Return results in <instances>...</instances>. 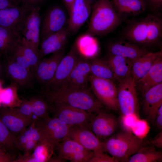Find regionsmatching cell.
<instances>
[{"label": "cell", "instance_id": "obj_1", "mask_svg": "<svg viewBox=\"0 0 162 162\" xmlns=\"http://www.w3.org/2000/svg\"><path fill=\"white\" fill-rule=\"evenodd\" d=\"M42 95L48 104H64L91 113L103 110V105L88 87L44 90Z\"/></svg>", "mask_w": 162, "mask_h": 162}, {"label": "cell", "instance_id": "obj_2", "mask_svg": "<svg viewBox=\"0 0 162 162\" xmlns=\"http://www.w3.org/2000/svg\"><path fill=\"white\" fill-rule=\"evenodd\" d=\"M92 11L87 33L93 36L106 35L122 22V16L116 10L112 0H97Z\"/></svg>", "mask_w": 162, "mask_h": 162}, {"label": "cell", "instance_id": "obj_3", "mask_svg": "<svg viewBox=\"0 0 162 162\" xmlns=\"http://www.w3.org/2000/svg\"><path fill=\"white\" fill-rule=\"evenodd\" d=\"M141 138L124 130L102 142V148L118 161H125L142 146Z\"/></svg>", "mask_w": 162, "mask_h": 162}, {"label": "cell", "instance_id": "obj_4", "mask_svg": "<svg viewBox=\"0 0 162 162\" xmlns=\"http://www.w3.org/2000/svg\"><path fill=\"white\" fill-rule=\"evenodd\" d=\"M135 82L131 73L119 82L117 89L119 110L122 116L139 118V104Z\"/></svg>", "mask_w": 162, "mask_h": 162}, {"label": "cell", "instance_id": "obj_5", "mask_svg": "<svg viewBox=\"0 0 162 162\" xmlns=\"http://www.w3.org/2000/svg\"><path fill=\"white\" fill-rule=\"evenodd\" d=\"M34 122L44 140L51 144L55 150L60 142L68 137L71 126L55 116L37 118L34 120Z\"/></svg>", "mask_w": 162, "mask_h": 162}, {"label": "cell", "instance_id": "obj_6", "mask_svg": "<svg viewBox=\"0 0 162 162\" xmlns=\"http://www.w3.org/2000/svg\"><path fill=\"white\" fill-rule=\"evenodd\" d=\"M48 104L50 111L54 114V116L66 124L71 126H77L90 129L89 123L94 113L64 104Z\"/></svg>", "mask_w": 162, "mask_h": 162}, {"label": "cell", "instance_id": "obj_7", "mask_svg": "<svg viewBox=\"0 0 162 162\" xmlns=\"http://www.w3.org/2000/svg\"><path fill=\"white\" fill-rule=\"evenodd\" d=\"M40 10V5L32 8L18 33L20 39L38 53L41 26Z\"/></svg>", "mask_w": 162, "mask_h": 162}, {"label": "cell", "instance_id": "obj_8", "mask_svg": "<svg viewBox=\"0 0 162 162\" xmlns=\"http://www.w3.org/2000/svg\"><path fill=\"white\" fill-rule=\"evenodd\" d=\"M91 89L98 100L104 105L114 111L119 110L117 89L113 81L99 78L91 75Z\"/></svg>", "mask_w": 162, "mask_h": 162}, {"label": "cell", "instance_id": "obj_9", "mask_svg": "<svg viewBox=\"0 0 162 162\" xmlns=\"http://www.w3.org/2000/svg\"><path fill=\"white\" fill-rule=\"evenodd\" d=\"M58 156L52 158L53 162H88L93 151L86 149L78 143L69 137L60 142L56 146Z\"/></svg>", "mask_w": 162, "mask_h": 162}, {"label": "cell", "instance_id": "obj_10", "mask_svg": "<svg viewBox=\"0 0 162 162\" xmlns=\"http://www.w3.org/2000/svg\"><path fill=\"white\" fill-rule=\"evenodd\" d=\"M74 45L59 62L52 79L45 85V90H55L64 84L76 64L80 56Z\"/></svg>", "mask_w": 162, "mask_h": 162}, {"label": "cell", "instance_id": "obj_11", "mask_svg": "<svg viewBox=\"0 0 162 162\" xmlns=\"http://www.w3.org/2000/svg\"><path fill=\"white\" fill-rule=\"evenodd\" d=\"M34 6L21 4L0 9V26L18 34L25 19Z\"/></svg>", "mask_w": 162, "mask_h": 162}, {"label": "cell", "instance_id": "obj_12", "mask_svg": "<svg viewBox=\"0 0 162 162\" xmlns=\"http://www.w3.org/2000/svg\"><path fill=\"white\" fill-rule=\"evenodd\" d=\"M89 125L90 130L100 140L111 136L117 129L118 122L113 115L103 110L93 114Z\"/></svg>", "mask_w": 162, "mask_h": 162}, {"label": "cell", "instance_id": "obj_13", "mask_svg": "<svg viewBox=\"0 0 162 162\" xmlns=\"http://www.w3.org/2000/svg\"><path fill=\"white\" fill-rule=\"evenodd\" d=\"M67 18L64 9L58 6L50 8L46 12L40 26L41 41L65 27Z\"/></svg>", "mask_w": 162, "mask_h": 162}, {"label": "cell", "instance_id": "obj_14", "mask_svg": "<svg viewBox=\"0 0 162 162\" xmlns=\"http://www.w3.org/2000/svg\"><path fill=\"white\" fill-rule=\"evenodd\" d=\"M91 5L87 0H74L69 11L68 29L71 34L76 33L88 18Z\"/></svg>", "mask_w": 162, "mask_h": 162}, {"label": "cell", "instance_id": "obj_15", "mask_svg": "<svg viewBox=\"0 0 162 162\" xmlns=\"http://www.w3.org/2000/svg\"><path fill=\"white\" fill-rule=\"evenodd\" d=\"M2 58L4 71L14 83L22 87L31 83L34 75L31 70L21 65L7 55Z\"/></svg>", "mask_w": 162, "mask_h": 162}, {"label": "cell", "instance_id": "obj_16", "mask_svg": "<svg viewBox=\"0 0 162 162\" xmlns=\"http://www.w3.org/2000/svg\"><path fill=\"white\" fill-rule=\"evenodd\" d=\"M87 59L80 56L68 78L60 88H75L88 87L91 73L89 61Z\"/></svg>", "mask_w": 162, "mask_h": 162}, {"label": "cell", "instance_id": "obj_17", "mask_svg": "<svg viewBox=\"0 0 162 162\" xmlns=\"http://www.w3.org/2000/svg\"><path fill=\"white\" fill-rule=\"evenodd\" d=\"M63 50L52 53L49 57L40 59L34 72L39 82L45 85L53 77L58 66L64 56Z\"/></svg>", "mask_w": 162, "mask_h": 162}, {"label": "cell", "instance_id": "obj_18", "mask_svg": "<svg viewBox=\"0 0 162 162\" xmlns=\"http://www.w3.org/2000/svg\"><path fill=\"white\" fill-rule=\"evenodd\" d=\"M149 17V14L128 24L122 33L123 39L140 46H146Z\"/></svg>", "mask_w": 162, "mask_h": 162}, {"label": "cell", "instance_id": "obj_19", "mask_svg": "<svg viewBox=\"0 0 162 162\" xmlns=\"http://www.w3.org/2000/svg\"><path fill=\"white\" fill-rule=\"evenodd\" d=\"M0 119L9 130L15 135L19 134L33 121V119L23 116L16 108H12L2 109L0 111Z\"/></svg>", "mask_w": 162, "mask_h": 162}, {"label": "cell", "instance_id": "obj_20", "mask_svg": "<svg viewBox=\"0 0 162 162\" xmlns=\"http://www.w3.org/2000/svg\"><path fill=\"white\" fill-rule=\"evenodd\" d=\"M68 137L89 150L94 151L103 148L102 142L90 129L86 128L71 126Z\"/></svg>", "mask_w": 162, "mask_h": 162}, {"label": "cell", "instance_id": "obj_21", "mask_svg": "<svg viewBox=\"0 0 162 162\" xmlns=\"http://www.w3.org/2000/svg\"><path fill=\"white\" fill-rule=\"evenodd\" d=\"M142 95L144 112L148 120L154 122L158 110L162 105V83L149 89Z\"/></svg>", "mask_w": 162, "mask_h": 162}, {"label": "cell", "instance_id": "obj_22", "mask_svg": "<svg viewBox=\"0 0 162 162\" xmlns=\"http://www.w3.org/2000/svg\"><path fill=\"white\" fill-rule=\"evenodd\" d=\"M109 54L119 55L134 60L148 52L144 47L125 40H119L110 43L108 46Z\"/></svg>", "mask_w": 162, "mask_h": 162}, {"label": "cell", "instance_id": "obj_23", "mask_svg": "<svg viewBox=\"0 0 162 162\" xmlns=\"http://www.w3.org/2000/svg\"><path fill=\"white\" fill-rule=\"evenodd\" d=\"M162 83V54L157 58L154 64L141 78L135 82L136 87L142 94L149 89Z\"/></svg>", "mask_w": 162, "mask_h": 162}, {"label": "cell", "instance_id": "obj_24", "mask_svg": "<svg viewBox=\"0 0 162 162\" xmlns=\"http://www.w3.org/2000/svg\"><path fill=\"white\" fill-rule=\"evenodd\" d=\"M162 51L148 52L145 55L132 60L131 73L136 82L143 77L152 67Z\"/></svg>", "mask_w": 162, "mask_h": 162}, {"label": "cell", "instance_id": "obj_25", "mask_svg": "<svg viewBox=\"0 0 162 162\" xmlns=\"http://www.w3.org/2000/svg\"><path fill=\"white\" fill-rule=\"evenodd\" d=\"M115 80L119 82L131 73L132 60L119 55L109 54L106 60Z\"/></svg>", "mask_w": 162, "mask_h": 162}, {"label": "cell", "instance_id": "obj_26", "mask_svg": "<svg viewBox=\"0 0 162 162\" xmlns=\"http://www.w3.org/2000/svg\"><path fill=\"white\" fill-rule=\"evenodd\" d=\"M75 45L80 56L87 59L94 58L98 52L97 40L93 36L87 33L79 37Z\"/></svg>", "mask_w": 162, "mask_h": 162}, {"label": "cell", "instance_id": "obj_27", "mask_svg": "<svg viewBox=\"0 0 162 162\" xmlns=\"http://www.w3.org/2000/svg\"><path fill=\"white\" fill-rule=\"evenodd\" d=\"M117 11L123 14L138 15L144 12L146 8L143 0H112Z\"/></svg>", "mask_w": 162, "mask_h": 162}, {"label": "cell", "instance_id": "obj_28", "mask_svg": "<svg viewBox=\"0 0 162 162\" xmlns=\"http://www.w3.org/2000/svg\"><path fill=\"white\" fill-rule=\"evenodd\" d=\"M162 37V19L158 14L149 15L146 46L158 44Z\"/></svg>", "mask_w": 162, "mask_h": 162}, {"label": "cell", "instance_id": "obj_29", "mask_svg": "<svg viewBox=\"0 0 162 162\" xmlns=\"http://www.w3.org/2000/svg\"><path fill=\"white\" fill-rule=\"evenodd\" d=\"M162 160V153L153 147H141L126 161L128 162H157Z\"/></svg>", "mask_w": 162, "mask_h": 162}, {"label": "cell", "instance_id": "obj_30", "mask_svg": "<svg viewBox=\"0 0 162 162\" xmlns=\"http://www.w3.org/2000/svg\"><path fill=\"white\" fill-rule=\"evenodd\" d=\"M19 38L16 32L0 26V57L8 54Z\"/></svg>", "mask_w": 162, "mask_h": 162}, {"label": "cell", "instance_id": "obj_31", "mask_svg": "<svg viewBox=\"0 0 162 162\" xmlns=\"http://www.w3.org/2000/svg\"><path fill=\"white\" fill-rule=\"evenodd\" d=\"M90 59L89 62L91 75L113 81L115 80L113 73L106 61L95 58Z\"/></svg>", "mask_w": 162, "mask_h": 162}, {"label": "cell", "instance_id": "obj_32", "mask_svg": "<svg viewBox=\"0 0 162 162\" xmlns=\"http://www.w3.org/2000/svg\"><path fill=\"white\" fill-rule=\"evenodd\" d=\"M15 46L22 55L28 61L32 70L34 74L40 59L39 53L28 45L22 41L20 38Z\"/></svg>", "mask_w": 162, "mask_h": 162}, {"label": "cell", "instance_id": "obj_33", "mask_svg": "<svg viewBox=\"0 0 162 162\" xmlns=\"http://www.w3.org/2000/svg\"><path fill=\"white\" fill-rule=\"evenodd\" d=\"M55 148L48 142L43 140L38 142L34 149L32 155L37 162L49 161Z\"/></svg>", "mask_w": 162, "mask_h": 162}, {"label": "cell", "instance_id": "obj_34", "mask_svg": "<svg viewBox=\"0 0 162 162\" xmlns=\"http://www.w3.org/2000/svg\"><path fill=\"white\" fill-rule=\"evenodd\" d=\"M32 106L33 115L38 118L49 116V105L47 101L42 97H35L29 100Z\"/></svg>", "mask_w": 162, "mask_h": 162}, {"label": "cell", "instance_id": "obj_35", "mask_svg": "<svg viewBox=\"0 0 162 162\" xmlns=\"http://www.w3.org/2000/svg\"><path fill=\"white\" fill-rule=\"evenodd\" d=\"M16 137L0 119V146L5 150L13 151L15 148V142Z\"/></svg>", "mask_w": 162, "mask_h": 162}, {"label": "cell", "instance_id": "obj_36", "mask_svg": "<svg viewBox=\"0 0 162 162\" xmlns=\"http://www.w3.org/2000/svg\"><path fill=\"white\" fill-rule=\"evenodd\" d=\"M14 83L2 90L0 95L3 104L13 106L17 104L16 102L19 101L17 94L16 84Z\"/></svg>", "mask_w": 162, "mask_h": 162}, {"label": "cell", "instance_id": "obj_37", "mask_svg": "<svg viewBox=\"0 0 162 162\" xmlns=\"http://www.w3.org/2000/svg\"><path fill=\"white\" fill-rule=\"evenodd\" d=\"M19 134L15 140V148L23 151L25 153L30 152L33 150L38 143L29 139L21 132Z\"/></svg>", "mask_w": 162, "mask_h": 162}, {"label": "cell", "instance_id": "obj_38", "mask_svg": "<svg viewBox=\"0 0 162 162\" xmlns=\"http://www.w3.org/2000/svg\"><path fill=\"white\" fill-rule=\"evenodd\" d=\"M70 34L67 27H64L60 30L52 34L41 41L39 52L46 48L63 37L69 35Z\"/></svg>", "mask_w": 162, "mask_h": 162}, {"label": "cell", "instance_id": "obj_39", "mask_svg": "<svg viewBox=\"0 0 162 162\" xmlns=\"http://www.w3.org/2000/svg\"><path fill=\"white\" fill-rule=\"evenodd\" d=\"M69 35H66L42 51H39V54L40 59L46 55L53 53L63 50L67 41Z\"/></svg>", "mask_w": 162, "mask_h": 162}, {"label": "cell", "instance_id": "obj_40", "mask_svg": "<svg viewBox=\"0 0 162 162\" xmlns=\"http://www.w3.org/2000/svg\"><path fill=\"white\" fill-rule=\"evenodd\" d=\"M21 132L29 139L33 140L38 143L44 140L40 131L35 125L34 120L29 127L28 128L27 127Z\"/></svg>", "mask_w": 162, "mask_h": 162}, {"label": "cell", "instance_id": "obj_41", "mask_svg": "<svg viewBox=\"0 0 162 162\" xmlns=\"http://www.w3.org/2000/svg\"><path fill=\"white\" fill-rule=\"evenodd\" d=\"M93 155L88 162H117L115 158L106 153L103 148L93 151Z\"/></svg>", "mask_w": 162, "mask_h": 162}, {"label": "cell", "instance_id": "obj_42", "mask_svg": "<svg viewBox=\"0 0 162 162\" xmlns=\"http://www.w3.org/2000/svg\"><path fill=\"white\" fill-rule=\"evenodd\" d=\"M146 122L143 120L137 118L132 125L131 130L134 134L141 138L145 135L148 130Z\"/></svg>", "mask_w": 162, "mask_h": 162}, {"label": "cell", "instance_id": "obj_43", "mask_svg": "<svg viewBox=\"0 0 162 162\" xmlns=\"http://www.w3.org/2000/svg\"><path fill=\"white\" fill-rule=\"evenodd\" d=\"M19 112L24 117L32 119L33 116L32 106L29 100H25L21 103L18 107L16 108Z\"/></svg>", "mask_w": 162, "mask_h": 162}, {"label": "cell", "instance_id": "obj_44", "mask_svg": "<svg viewBox=\"0 0 162 162\" xmlns=\"http://www.w3.org/2000/svg\"><path fill=\"white\" fill-rule=\"evenodd\" d=\"M146 5L154 13H158L162 7V0H143Z\"/></svg>", "mask_w": 162, "mask_h": 162}, {"label": "cell", "instance_id": "obj_45", "mask_svg": "<svg viewBox=\"0 0 162 162\" xmlns=\"http://www.w3.org/2000/svg\"><path fill=\"white\" fill-rule=\"evenodd\" d=\"M0 146V162H14L15 158L11 154L7 153Z\"/></svg>", "mask_w": 162, "mask_h": 162}, {"label": "cell", "instance_id": "obj_46", "mask_svg": "<svg viewBox=\"0 0 162 162\" xmlns=\"http://www.w3.org/2000/svg\"><path fill=\"white\" fill-rule=\"evenodd\" d=\"M14 162H37L32 154L30 152L25 153L22 156H19L15 159Z\"/></svg>", "mask_w": 162, "mask_h": 162}, {"label": "cell", "instance_id": "obj_47", "mask_svg": "<svg viewBox=\"0 0 162 162\" xmlns=\"http://www.w3.org/2000/svg\"><path fill=\"white\" fill-rule=\"evenodd\" d=\"M20 5L16 0H0V9Z\"/></svg>", "mask_w": 162, "mask_h": 162}, {"label": "cell", "instance_id": "obj_48", "mask_svg": "<svg viewBox=\"0 0 162 162\" xmlns=\"http://www.w3.org/2000/svg\"><path fill=\"white\" fill-rule=\"evenodd\" d=\"M151 143L158 148H162V131H161L151 140Z\"/></svg>", "mask_w": 162, "mask_h": 162}, {"label": "cell", "instance_id": "obj_49", "mask_svg": "<svg viewBox=\"0 0 162 162\" xmlns=\"http://www.w3.org/2000/svg\"><path fill=\"white\" fill-rule=\"evenodd\" d=\"M154 122L157 127L160 129L162 128V105L159 108Z\"/></svg>", "mask_w": 162, "mask_h": 162}, {"label": "cell", "instance_id": "obj_50", "mask_svg": "<svg viewBox=\"0 0 162 162\" xmlns=\"http://www.w3.org/2000/svg\"><path fill=\"white\" fill-rule=\"evenodd\" d=\"M19 4H25L32 6L40 5L45 0H16Z\"/></svg>", "mask_w": 162, "mask_h": 162}, {"label": "cell", "instance_id": "obj_51", "mask_svg": "<svg viewBox=\"0 0 162 162\" xmlns=\"http://www.w3.org/2000/svg\"><path fill=\"white\" fill-rule=\"evenodd\" d=\"M74 0H62L68 12L70 11L71 6Z\"/></svg>", "mask_w": 162, "mask_h": 162}, {"label": "cell", "instance_id": "obj_52", "mask_svg": "<svg viewBox=\"0 0 162 162\" xmlns=\"http://www.w3.org/2000/svg\"><path fill=\"white\" fill-rule=\"evenodd\" d=\"M0 57V76L2 75L4 72V68L3 61Z\"/></svg>", "mask_w": 162, "mask_h": 162}, {"label": "cell", "instance_id": "obj_53", "mask_svg": "<svg viewBox=\"0 0 162 162\" xmlns=\"http://www.w3.org/2000/svg\"><path fill=\"white\" fill-rule=\"evenodd\" d=\"M97 0H87L91 5L92 4L94 3Z\"/></svg>", "mask_w": 162, "mask_h": 162}, {"label": "cell", "instance_id": "obj_54", "mask_svg": "<svg viewBox=\"0 0 162 162\" xmlns=\"http://www.w3.org/2000/svg\"><path fill=\"white\" fill-rule=\"evenodd\" d=\"M1 82H0V89H1Z\"/></svg>", "mask_w": 162, "mask_h": 162}]
</instances>
